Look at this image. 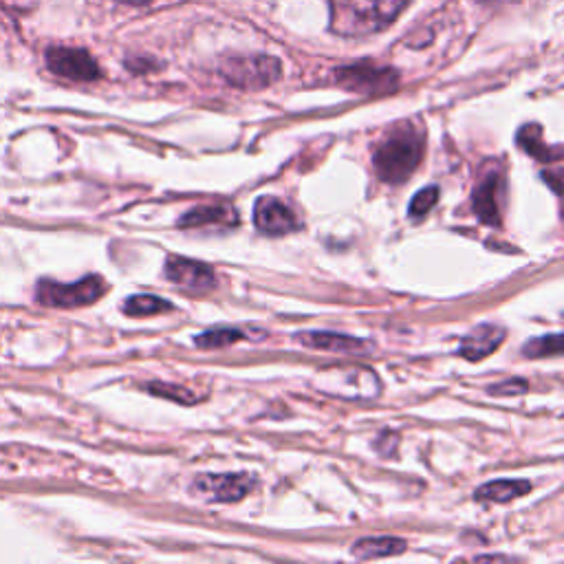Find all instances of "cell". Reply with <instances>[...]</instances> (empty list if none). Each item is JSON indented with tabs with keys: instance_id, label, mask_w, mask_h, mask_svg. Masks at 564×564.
<instances>
[{
	"instance_id": "1",
	"label": "cell",
	"mask_w": 564,
	"mask_h": 564,
	"mask_svg": "<svg viewBox=\"0 0 564 564\" xmlns=\"http://www.w3.org/2000/svg\"><path fill=\"white\" fill-rule=\"evenodd\" d=\"M412 0H331V29L362 38L393 25Z\"/></svg>"
},
{
	"instance_id": "2",
	"label": "cell",
	"mask_w": 564,
	"mask_h": 564,
	"mask_svg": "<svg viewBox=\"0 0 564 564\" xmlns=\"http://www.w3.org/2000/svg\"><path fill=\"white\" fill-rule=\"evenodd\" d=\"M423 141L410 126L395 130L375 148L373 168L377 177L390 186L404 183L421 164Z\"/></svg>"
},
{
	"instance_id": "3",
	"label": "cell",
	"mask_w": 564,
	"mask_h": 564,
	"mask_svg": "<svg viewBox=\"0 0 564 564\" xmlns=\"http://www.w3.org/2000/svg\"><path fill=\"white\" fill-rule=\"evenodd\" d=\"M223 80L243 91L267 89L280 80L282 67L271 56H232L225 58L219 67Z\"/></svg>"
},
{
	"instance_id": "4",
	"label": "cell",
	"mask_w": 564,
	"mask_h": 564,
	"mask_svg": "<svg viewBox=\"0 0 564 564\" xmlns=\"http://www.w3.org/2000/svg\"><path fill=\"white\" fill-rule=\"evenodd\" d=\"M108 291V285L102 276H86L71 285H60L53 280H40L36 289V300L45 307L73 309L86 307L100 300Z\"/></svg>"
},
{
	"instance_id": "5",
	"label": "cell",
	"mask_w": 564,
	"mask_h": 564,
	"mask_svg": "<svg viewBox=\"0 0 564 564\" xmlns=\"http://www.w3.org/2000/svg\"><path fill=\"white\" fill-rule=\"evenodd\" d=\"M254 487L252 474H201L190 485V492L205 503H238Z\"/></svg>"
},
{
	"instance_id": "6",
	"label": "cell",
	"mask_w": 564,
	"mask_h": 564,
	"mask_svg": "<svg viewBox=\"0 0 564 564\" xmlns=\"http://www.w3.org/2000/svg\"><path fill=\"white\" fill-rule=\"evenodd\" d=\"M335 82L344 86L346 91H355L362 95H377V93L393 91L399 82V75L395 73V69L362 62V64H351V67H342L335 71Z\"/></svg>"
},
{
	"instance_id": "7",
	"label": "cell",
	"mask_w": 564,
	"mask_h": 564,
	"mask_svg": "<svg viewBox=\"0 0 564 564\" xmlns=\"http://www.w3.org/2000/svg\"><path fill=\"white\" fill-rule=\"evenodd\" d=\"M47 67L73 82H93L102 75L97 67L95 58L84 49H71V47H53L47 51Z\"/></svg>"
},
{
	"instance_id": "8",
	"label": "cell",
	"mask_w": 564,
	"mask_h": 564,
	"mask_svg": "<svg viewBox=\"0 0 564 564\" xmlns=\"http://www.w3.org/2000/svg\"><path fill=\"white\" fill-rule=\"evenodd\" d=\"M254 223L258 232L267 236H282L300 230V219L276 197H260L254 205Z\"/></svg>"
},
{
	"instance_id": "9",
	"label": "cell",
	"mask_w": 564,
	"mask_h": 564,
	"mask_svg": "<svg viewBox=\"0 0 564 564\" xmlns=\"http://www.w3.org/2000/svg\"><path fill=\"white\" fill-rule=\"evenodd\" d=\"M166 278L179 287L197 291V294H205V291L216 287L214 269L201 263V260H192L186 256H168Z\"/></svg>"
},
{
	"instance_id": "10",
	"label": "cell",
	"mask_w": 564,
	"mask_h": 564,
	"mask_svg": "<svg viewBox=\"0 0 564 564\" xmlns=\"http://www.w3.org/2000/svg\"><path fill=\"white\" fill-rule=\"evenodd\" d=\"M503 194H505V179L498 172L487 175L479 186L474 188L472 194V205L474 214L479 216V221L485 225H501V205H503Z\"/></svg>"
},
{
	"instance_id": "11",
	"label": "cell",
	"mask_w": 564,
	"mask_h": 564,
	"mask_svg": "<svg viewBox=\"0 0 564 564\" xmlns=\"http://www.w3.org/2000/svg\"><path fill=\"white\" fill-rule=\"evenodd\" d=\"M296 342L307 346V349L342 353V355H366L373 351V342L353 338V335L329 333V331H302V333H296Z\"/></svg>"
},
{
	"instance_id": "12",
	"label": "cell",
	"mask_w": 564,
	"mask_h": 564,
	"mask_svg": "<svg viewBox=\"0 0 564 564\" xmlns=\"http://www.w3.org/2000/svg\"><path fill=\"white\" fill-rule=\"evenodd\" d=\"M505 329L501 324L485 322L472 329L459 344V355L470 362H481L485 357H490L494 351L501 349L505 342Z\"/></svg>"
},
{
	"instance_id": "13",
	"label": "cell",
	"mask_w": 564,
	"mask_h": 564,
	"mask_svg": "<svg viewBox=\"0 0 564 564\" xmlns=\"http://www.w3.org/2000/svg\"><path fill=\"white\" fill-rule=\"evenodd\" d=\"M531 492V483L525 479H501L476 487L474 498L481 503H509Z\"/></svg>"
},
{
	"instance_id": "14",
	"label": "cell",
	"mask_w": 564,
	"mask_h": 564,
	"mask_svg": "<svg viewBox=\"0 0 564 564\" xmlns=\"http://www.w3.org/2000/svg\"><path fill=\"white\" fill-rule=\"evenodd\" d=\"M408 549V542L397 536H377V538H362L351 547V553L360 560H379L399 556Z\"/></svg>"
},
{
	"instance_id": "15",
	"label": "cell",
	"mask_w": 564,
	"mask_h": 564,
	"mask_svg": "<svg viewBox=\"0 0 564 564\" xmlns=\"http://www.w3.org/2000/svg\"><path fill=\"white\" fill-rule=\"evenodd\" d=\"M236 212L230 205H197L179 219V227H205V225H236Z\"/></svg>"
},
{
	"instance_id": "16",
	"label": "cell",
	"mask_w": 564,
	"mask_h": 564,
	"mask_svg": "<svg viewBox=\"0 0 564 564\" xmlns=\"http://www.w3.org/2000/svg\"><path fill=\"white\" fill-rule=\"evenodd\" d=\"M518 146L538 161H560L562 157L560 146L549 148L545 141H542V128L538 124H527L518 130Z\"/></svg>"
},
{
	"instance_id": "17",
	"label": "cell",
	"mask_w": 564,
	"mask_h": 564,
	"mask_svg": "<svg viewBox=\"0 0 564 564\" xmlns=\"http://www.w3.org/2000/svg\"><path fill=\"white\" fill-rule=\"evenodd\" d=\"M249 338H252V335H249L247 329L214 327V329H208L201 335H197V338H194V346L203 351H216V349H225V346H232L236 342H243Z\"/></svg>"
},
{
	"instance_id": "18",
	"label": "cell",
	"mask_w": 564,
	"mask_h": 564,
	"mask_svg": "<svg viewBox=\"0 0 564 564\" xmlns=\"http://www.w3.org/2000/svg\"><path fill=\"white\" fill-rule=\"evenodd\" d=\"M122 311L130 318H148V316H161V313H170L175 311V305L168 302L166 298L159 296H150V294H139V296H130Z\"/></svg>"
},
{
	"instance_id": "19",
	"label": "cell",
	"mask_w": 564,
	"mask_h": 564,
	"mask_svg": "<svg viewBox=\"0 0 564 564\" xmlns=\"http://www.w3.org/2000/svg\"><path fill=\"white\" fill-rule=\"evenodd\" d=\"M144 390H146V393H150V395H155V397L179 401V404H186V406H194V404H199L201 399H205V395L192 393L190 388L172 386V384H164V382H150V384L144 386Z\"/></svg>"
},
{
	"instance_id": "20",
	"label": "cell",
	"mask_w": 564,
	"mask_h": 564,
	"mask_svg": "<svg viewBox=\"0 0 564 564\" xmlns=\"http://www.w3.org/2000/svg\"><path fill=\"white\" fill-rule=\"evenodd\" d=\"M562 335L560 333H551V335H542V338L529 340L523 346V355L536 360V357H556L562 353Z\"/></svg>"
},
{
	"instance_id": "21",
	"label": "cell",
	"mask_w": 564,
	"mask_h": 564,
	"mask_svg": "<svg viewBox=\"0 0 564 564\" xmlns=\"http://www.w3.org/2000/svg\"><path fill=\"white\" fill-rule=\"evenodd\" d=\"M437 201H439V188L437 186H428V188L419 190L410 201V208H408L410 219H423V216H426L432 208H435Z\"/></svg>"
},
{
	"instance_id": "22",
	"label": "cell",
	"mask_w": 564,
	"mask_h": 564,
	"mask_svg": "<svg viewBox=\"0 0 564 564\" xmlns=\"http://www.w3.org/2000/svg\"><path fill=\"white\" fill-rule=\"evenodd\" d=\"M529 390V384L523 379H509V382L496 384L490 388V395H523Z\"/></svg>"
},
{
	"instance_id": "23",
	"label": "cell",
	"mask_w": 564,
	"mask_h": 564,
	"mask_svg": "<svg viewBox=\"0 0 564 564\" xmlns=\"http://www.w3.org/2000/svg\"><path fill=\"white\" fill-rule=\"evenodd\" d=\"M119 3H124V5H133V7H144V5H150L153 0H119Z\"/></svg>"
},
{
	"instance_id": "24",
	"label": "cell",
	"mask_w": 564,
	"mask_h": 564,
	"mask_svg": "<svg viewBox=\"0 0 564 564\" xmlns=\"http://www.w3.org/2000/svg\"><path fill=\"white\" fill-rule=\"evenodd\" d=\"M483 3H512V0H483Z\"/></svg>"
}]
</instances>
